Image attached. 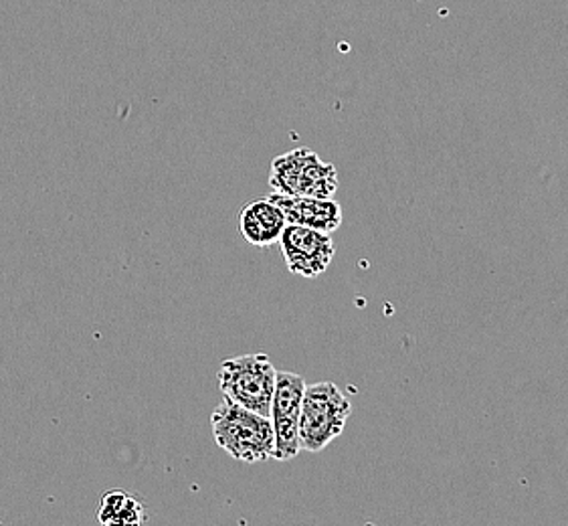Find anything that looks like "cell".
<instances>
[{"instance_id":"5","label":"cell","mask_w":568,"mask_h":526,"mask_svg":"<svg viewBox=\"0 0 568 526\" xmlns=\"http://www.w3.org/2000/svg\"><path fill=\"white\" fill-rule=\"evenodd\" d=\"M306 393V378L296 373H277V387L273 395L272 424L275 429V456L277 462L296 458L302 452L300 419Z\"/></svg>"},{"instance_id":"4","label":"cell","mask_w":568,"mask_h":526,"mask_svg":"<svg viewBox=\"0 0 568 526\" xmlns=\"http://www.w3.org/2000/svg\"><path fill=\"white\" fill-rule=\"evenodd\" d=\"M270 186L282 195L332 199L338 191V171L314 150H290L273 159Z\"/></svg>"},{"instance_id":"6","label":"cell","mask_w":568,"mask_h":526,"mask_svg":"<svg viewBox=\"0 0 568 526\" xmlns=\"http://www.w3.org/2000/svg\"><path fill=\"white\" fill-rule=\"evenodd\" d=\"M280 247L287 270L302 277H318L324 274L336 253V245L329 233L292 223H287L282 233Z\"/></svg>"},{"instance_id":"8","label":"cell","mask_w":568,"mask_h":526,"mask_svg":"<svg viewBox=\"0 0 568 526\" xmlns=\"http://www.w3.org/2000/svg\"><path fill=\"white\" fill-rule=\"evenodd\" d=\"M287 227L284 211L272 199H255L241 209L240 230L243 240L255 247H272L282 240Z\"/></svg>"},{"instance_id":"2","label":"cell","mask_w":568,"mask_h":526,"mask_svg":"<svg viewBox=\"0 0 568 526\" xmlns=\"http://www.w3.org/2000/svg\"><path fill=\"white\" fill-rule=\"evenodd\" d=\"M353 415L351 399L332 381L306 385L302 419H300V444L310 454L322 452L338 435Z\"/></svg>"},{"instance_id":"9","label":"cell","mask_w":568,"mask_h":526,"mask_svg":"<svg viewBox=\"0 0 568 526\" xmlns=\"http://www.w3.org/2000/svg\"><path fill=\"white\" fill-rule=\"evenodd\" d=\"M95 520L103 526L144 525L149 520L146 506L125 490H108L103 494Z\"/></svg>"},{"instance_id":"3","label":"cell","mask_w":568,"mask_h":526,"mask_svg":"<svg viewBox=\"0 0 568 526\" xmlns=\"http://www.w3.org/2000/svg\"><path fill=\"white\" fill-rule=\"evenodd\" d=\"M219 387L227 399L270 417L277 387V371L265 353L235 356L221 363Z\"/></svg>"},{"instance_id":"7","label":"cell","mask_w":568,"mask_h":526,"mask_svg":"<svg viewBox=\"0 0 568 526\" xmlns=\"http://www.w3.org/2000/svg\"><path fill=\"white\" fill-rule=\"evenodd\" d=\"M273 203L284 211L287 223L302 225L322 233H334L342 225L341 203L332 199H316V196H292L273 193Z\"/></svg>"},{"instance_id":"1","label":"cell","mask_w":568,"mask_h":526,"mask_svg":"<svg viewBox=\"0 0 568 526\" xmlns=\"http://www.w3.org/2000/svg\"><path fill=\"white\" fill-rule=\"evenodd\" d=\"M211 429L216 446L237 462L260 464L275 456L272 417L251 412L227 397L211 413Z\"/></svg>"}]
</instances>
